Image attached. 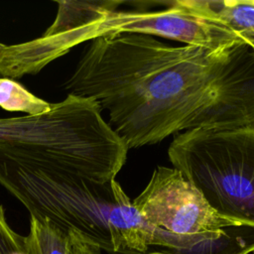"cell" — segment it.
Instances as JSON below:
<instances>
[{
  "instance_id": "6da1fadb",
  "label": "cell",
  "mask_w": 254,
  "mask_h": 254,
  "mask_svg": "<svg viewBox=\"0 0 254 254\" xmlns=\"http://www.w3.org/2000/svg\"><path fill=\"white\" fill-rule=\"evenodd\" d=\"M93 98L127 147L194 129L254 127V51L170 45L142 34L95 38L64 83Z\"/></svg>"
},
{
  "instance_id": "7a4b0ae2",
  "label": "cell",
  "mask_w": 254,
  "mask_h": 254,
  "mask_svg": "<svg viewBox=\"0 0 254 254\" xmlns=\"http://www.w3.org/2000/svg\"><path fill=\"white\" fill-rule=\"evenodd\" d=\"M128 149L90 97L67 94L41 115L0 118V162L30 171L108 182Z\"/></svg>"
},
{
  "instance_id": "3957f363",
  "label": "cell",
  "mask_w": 254,
  "mask_h": 254,
  "mask_svg": "<svg viewBox=\"0 0 254 254\" xmlns=\"http://www.w3.org/2000/svg\"><path fill=\"white\" fill-rule=\"evenodd\" d=\"M0 185L30 216L47 219L100 251L145 254L150 245L153 227L116 180L51 175L0 162Z\"/></svg>"
},
{
  "instance_id": "277c9868",
  "label": "cell",
  "mask_w": 254,
  "mask_h": 254,
  "mask_svg": "<svg viewBox=\"0 0 254 254\" xmlns=\"http://www.w3.org/2000/svg\"><path fill=\"white\" fill-rule=\"evenodd\" d=\"M168 156L217 213L254 227V127L182 132Z\"/></svg>"
},
{
  "instance_id": "5b68a950",
  "label": "cell",
  "mask_w": 254,
  "mask_h": 254,
  "mask_svg": "<svg viewBox=\"0 0 254 254\" xmlns=\"http://www.w3.org/2000/svg\"><path fill=\"white\" fill-rule=\"evenodd\" d=\"M132 202L150 226L173 234L214 233L227 226L241 225L217 213L174 167H157L145 189Z\"/></svg>"
},
{
  "instance_id": "8992f818",
  "label": "cell",
  "mask_w": 254,
  "mask_h": 254,
  "mask_svg": "<svg viewBox=\"0 0 254 254\" xmlns=\"http://www.w3.org/2000/svg\"><path fill=\"white\" fill-rule=\"evenodd\" d=\"M142 34L222 51L243 41L225 24L211 19L190 0H179L170 7L155 11L108 10L97 21L95 38L117 34Z\"/></svg>"
},
{
  "instance_id": "52a82bcc",
  "label": "cell",
  "mask_w": 254,
  "mask_h": 254,
  "mask_svg": "<svg viewBox=\"0 0 254 254\" xmlns=\"http://www.w3.org/2000/svg\"><path fill=\"white\" fill-rule=\"evenodd\" d=\"M254 227L231 225L214 233L178 235L153 227L145 254H252Z\"/></svg>"
},
{
  "instance_id": "ba28073f",
  "label": "cell",
  "mask_w": 254,
  "mask_h": 254,
  "mask_svg": "<svg viewBox=\"0 0 254 254\" xmlns=\"http://www.w3.org/2000/svg\"><path fill=\"white\" fill-rule=\"evenodd\" d=\"M205 16L235 32L254 51V0H190Z\"/></svg>"
},
{
  "instance_id": "9c48e42d",
  "label": "cell",
  "mask_w": 254,
  "mask_h": 254,
  "mask_svg": "<svg viewBox=\"0 0 254 254\" xmlns=\"http://www.w3.org/2000/svg\"><path fill=\"white\" fill-rule=\"evenodd\" d=\"M69 236L47 219L30 216V229L24 236V254H67Z\"/></svg>"
},
{
  "instance_id": "30bf717a",
  "label": "cell",
  "mask_w": 254,
  "mask_h": 254,
  "mask_svg": "<svg viewBox=\"0 0 254 254\" xmlns=\"http://www.w3.org/2000/svg\"><path fill=\"white\" fill-rule=\"evenodd\" d=\"M0 107L10 112L41 115L51 110L52 103L33 94L18 81L0 77Z\"/></svg>"
},
{
  "instance_id": "8fae6325",
  "label": "cell",
  "mask_w": 254,
  "mask_h": 254,
  "mask_svg": "<svg viewBox=\"0 0 254 254\" xmlns=\"http://www.w3.org/2000/svg\"><path fill=\"white\" fill-rule=\"evenodd\" d=\"M0 254H24V236L9 224L4 206L0 203Z\"/></svg>"
},
{
  "instance_id": "7c38bea8",
  "label": "cell",
  "mask_w": 254,
  "mask_h": 254,
  "mask_svg": "<svg viewBox=\"0 0 254 254\" xmlns=\"http://www.w3.org/2000/svg\"><path fill=\"white\" fill-rule=\"evenodd\" d=\"M68 236H69V245H68L67 254H100L101 253V251L98 248L92 247L74 236H71V235H68Z\"/></svg>"
}]
</instances>
